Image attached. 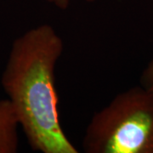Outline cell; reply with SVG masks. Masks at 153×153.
I'll return each mask as SVG.
<instances>
[{"instance_id": "277c9868", "label": "cell", "mask_w": 153, "mask_h": 153, "mask_svg": "<svg viewBox=\"0 0 153 153\" xmlns=\"http://www.w3.org/2000/svg\"><path fill=\"white\" fill-rule=\"evenodd\" d=\"M140 85L153 92V58L143 71L140 76Z\"/></svg>"}, {"instance_id": "3957f363", "label": "cell", "mask_w": 153, "mask_h": 153, "mask_svg": "<svg viewBox=\"0 0 153 153\" xmlns=\"http://www.w3.org/2000/svg\"><path fill=\"white\" fill-rule=\"evenodd\" d=\"M19 122L9 99L0 100V153H15L18 150Z\"/></svg>"}, {"instance_id": "7a4b0ae2", "label": "cell", "mask_w": 153, "mask_h": 153, "mask_svg": "<svg viewBox=\"0 0 153 153\" xmlns=\"http://www.w3.org/2000/svg\"><path fill=\"white\" fill-rule=\"evenodd\" d=\"M87 153H153V92L141 85L95 112L82 140Z\"/></svg>"}, {"instance_id": "6da1fadb", "label": "cell", "mask_w": 153, "mask_h": 153, "mask_svg": "<svg viewBox=\"0 0 153 153\" xmlns=\"http://www.w3.org/2000/svg\"><path fill=\"white\" fill-rule=\"evenodd\" d=\"M63 50V40L52 26L31 28L13 42L2 75L19 126L31 148L42 153L78 152L58 111L55 68Z\"/></svg>"}, {"instance_id": "5b68a950", "label": "cell", "mask_w": 153, "mask_h": 153, "mask_svg": "<svg viewBox=\"0 0 153 153\" xmlns=\"http://www.w3.org/2000/svg\"><path fill=\"white\" fill-rule=\"evenodd\" d=\"M48 2H49L50 4H52L53 5H55L56 8L65 10H67L68 7L70 5V2L71 0H47ZM86 2H94L95 0H85Z\"/></svg>"}]
</instances>
